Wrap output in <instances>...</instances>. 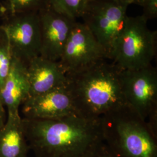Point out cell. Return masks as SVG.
Here are the masks:
<instances>
[{
    "label": "cell",
    "instance_id": "cell-1",
    "mask_svg": "<svg viewBox=\"0 0 157 157\" xmlns=\"http://www.w3.org/2000/svg\"><path fill=\"white\" fill-rule=\"evenodd\" d=\"M22 123L35 157H93L103 143L101 118L74 115L51 120L22 118Z\"/></svg>",
    "mask_w": 157,
    "mask_h": 157
},
{
    "label": "cell",
    "instance_id": "cell-9",
    "mask_svg": "<svg viewBox=\"0 0 157 157\" xmlns=\"http://www.w3.org/2000/svg\"><path fill=\"white\" fill-rule=\"evenodd\" d=\"M39 16L41 32L40 56L58 61L77 21L56 11L50 6L39 12Z\"/></svg>",
    "mask_w": 157,
    "mask_h": 157
},
{
    "label": "cell",
    "instance_id": "cell-20",
    "mask_svg": "<svg viewBox=\"0 0 157 157\" xmlns=\"http://www.w3.org/2000/svg\"><path fill=\"white\" fill-rule=\"evenodd\" d=\"M143 1L144 0H118L119 2L128 6L132 4H136L141 6Z\"/></svg>",
    "mask_w": 157,
    "mask_h": 157
},
{
    "label": "cell",
    "instance_id": "cell-14",
    "mask_svg": "<svg viewBox=\"0 0 157 157\" xmlns=\"http://www.w3.org/2000/svg\"><path fill=\"white\" fill-rule=\"evenodd\" d=\"M89 0H48L49 6L56 11L75 21L81 18Z\"/></svg>",
    "mask_w": 157,
    "mask_h": 157
},
{
    "label": "cell",
    "instance_id": "cell-4",
    "mask_svg": "<svg viewBox=\"0 0 157 157\" xmlns=\"http://www.w3.org/2000/svg\"><path fill=\"white\" fill-rule=\"evenodd\" d=\"M147 22L142 15L126 17L109 59L120 70L152 65L156 54L157 32L150 30Z\"/></svg>",
    "mask_w": 157,
    "mask_h": 157
},
{
    "label": "cell",
    "instance_id": "cell-12",
    "mask_svg": "<svg viewBox=\"0 0 157 157\" xmlns=\"http://www.w3.org/2000/svg\"><path fill=\"white\" fill-rule=\"evenodd\" d=\"M29 96L26 66L12 58L10 72L0 90V97L7 114L19 113L20 108Z\"/></svg>",
    "mask_w": 157,
    "mask_h": 157
},
{
    "label": "cell",
    "instance_id": "cell-19",
    "mask_svg": "<svg viewBox=\"0 0 157 157\" xmlns=\"http://www.w3.org/2000/svg\"><path fill=\"white\" fill-rule=\"evenodd\" d=\"M6 107L0 97V130L5 125L7 119Z\"/></svg>",
    "mask_w": 157,
    "mask_h": 157
},
{
    "label": "cell",
    "instance_id": "cell-13",
    "mask_svg": "<svg viewBox=\"0 0 157 157\" xmlns=\"http://www.w3.org/2000/svg\"><path fill=\"white\" fill-rule=\"evenodd\" d=\"M29 151L20 113L7 114L0 130V157H28Z\"/></svg>",
    "mask_w": 157,
    "mask_h": 157
},
{
    "label": "cell",
    "instance_id": "cell-2",
    "mask_svg": "<svg viewBox=\"0 0 157 157\" xmlns=\"http://www.w3.org/2000/svg\"><path fill=\"white\" fill-rule=\"evenodd\" d=\"M119 72L120 69L106 59L78 73L67 75V86L78 115L101 118L126 105Z\"/></svg>",
    "mask_w": 157,
    "mask_h": 157
},
{
    "label": "cell",
    "instance_id": "cell-16",
    "mask_svg": "<svg viewBox=\"0 0 157 157\" xmlns=\"http://www.w3.org/2000/svg\"><path fill=\"white\" fill-rule=\"evenodd\" d=\"M11 53L3 34L0 33V90L3 87L10 72L12 62Z\"/></svg>",
    "mask_w": 157,
    "mask_h": 157
},
{
    "label": "cell",
    "instance_id": "cell-17",
    "mask_svg": "<svg viewBox=\"0 0 157 157\" xmlns=\"http://www.w3.org/2000/svg\"><path fill=\"white\" fill-rule=\"evenodd\" d=\"M141 6L143 7L142 15L148 20L157 17V0H144Z\"/></svg>",
    "mask_w": 157,
    "mask_h": 157
},
{
    "label": "cell",
    "instance_id": "cell-21",
    "mask_svg": "<svg viewBox=\"0 0 157 157\" xmlns=\"http://www.w3.org/2000/svg\"><path fill=\"white\" fill-rule=\"evenodd\" d=\"M112 1H116V2H119L118 0H112Z\"/></svg>",
    "mask_w": 157,
    "mask_h": 157
},
{
    "label": "cell",
    "instance_id": "cell-8",
    "mask_svg": "<svg viewBox=\"0 0 157 157\" xmlns=\"http://www.w3.org/2000/svg\"><path fill=\"white\" fill-rule=\"evenodd\" d=\"M105 51L83 23H75L58 61L67 75L78 73L103 59Z\"/></svg>",
    "mask_w": 157,
    "mask_h": 157
},
{
    "label": "cell",
    "instance_id": "cell-15",
    "mask_svg": "<svg viewBox=\"0 0 157 157\" xmlns=\"http://www.w3.org/2000/svg\"><path fill=\"white\" fill-rule=\"evenodd\" d=\"M9 15L25 12H39L48 6V0H6Z\"/></svg>",
    "mask_w": 157,
    "mask_h": 157
},
{
    "label": "cell",
    "instance_id": "cell-18",
    "mask_svg": "<svg viewBox=\"0 0 157 157\" xmlns=\"http://www.w3.org/2000/svg\"><path fill=\"white\" fill-rule=\"evenodd\" d=\"M93 157H114L112 154L109 151L107 146L103 142L101 144L97 151L95 152V154Z\"/></svg>",
    "mask_w": 157,
    "mask_h": 157
},
{
    "label": "cell",
    "instance_id": "cell-10",
    "mask_svg": "<svg viewBox=\"0 0 157 157\" xmlns=\"http://www.w3.org/2000/svg\"><path fill=\"white\" fill-rule=\"evenodd\" d=\"M22 118L51 120L78 115L65 85L44 94L29 97L21 107Z\"/></svg>",
    "mask_w": 157,
    "mask_h": 157
},
{
    "label": "cell",
    "instance_id": "cell-6",
    "mask_svg": "<svg viewBox=\"0 0 157 157\" xmlns=\"http://www.w3.org/2000/svg\"><path fill=\"white\" fill-rule=\"evenodd\" d=\"M128 7L112 0H89L81 17L109 60L128 16Z\"/></svg>",
    "mask_w": 157,
    "mask_h": 157
},
{
    "label": "cell",
    "instance_id": "cell-5",
    "mask_svg": "<svg viewBox=\"0 0 157 157\" xmlns=\"http://www.w3.org/2000/svg\"><path fill=\"white\" fill-rule=\"evenodd\" d=\"M119 80L126 104L157 133V71L152 65L120 70Z\"/></svg>",
    "mask_w": 157,
    "mask_h": 157
},
{
    "label": "cell",
    "instance_id": "cell-11",
    "mask_svg": "<svg viewBox=\"0 0 157 157\" xmlns=\"http://www.w3.org/2000/svg\"><path fill=\"white\" fill-rule=\"evenodd\" d=\"M29 96L40 95L67 84V73L58 61L37 56L26 66Z\"/></svg>",
    "mask_w": 157,
    "mask_h": 157
},
{
    "label": "cell",
    "instance_id": "cell-7",
    "mask_svg": "<svg viewBox=\"0 0 157 157\" xmlns=\"http://www.w3.org/2000/svg\"><path fill=\"white\" fill-rule=\"evenodd\" d=\"M12 57L25 66L40 56L41 32L39 12L9 15L1 27Z\"/></svg>",
    "mask_w": 157,
    "mask_h": 157
},
{
    "label": "cell",
    "instance_id": "cell-3",
    "mask_svg": "<svg viewBox=\"0 0 157 157\" xmlns=\"http://www.w3.org/2000/svg\"><path fill=\"white\" fill-rule=\"evenodd\" d=\"M103 142L114 157H157V133L127 105L101 117Z\"/></svg>",
    "mask_w": 157,
    "mask_h": 157
}]
</instances>
